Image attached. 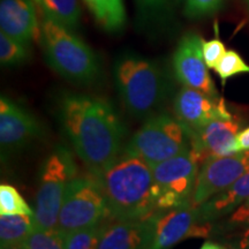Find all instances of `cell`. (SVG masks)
I'll list each match as a JSON object with an SVG mask.
<instances>
[{
  "mask_svg": "<svg viewBox=\"0 0 249 249\" xmlns=\"http://www.w3.org/2000/svg\"><path fill=\"white\" fill-rule=\"evenodd\" d=\"M58 119L76 155L98 177L121 154L124 127L112 103L98 96L64 92Z\"/></svg>",
  "mask_w": 249,
  "mask_h": 249,
  "instance_id": "1",
  "label": "cell"
},
{
  "mask_svg": "<svg viewBox=\"0 0 249 249\" xmlns=\"http://www.w3.org/2000/svg\"><path fill=\"white\" fill-rule=\"evenodd\" d=\"M113 79L124 108L140 120L163 112L174 92L169 70L160 61L133 51L121 52L114 59Z\"/></svg>",
  "mask_w": 249,
  "mask_h": 249,
  "instance_id": "2",
  "label": "cell"
},
{
  "mask_svg": "<svg viewBox=\"0 0 249 249\" xmlns=\"http://www.w3.org/2000/svg\"><path fill=\"white\" fill-rule=\"evenodd\" d=\"M97 178L113 220H142L156 213L154 176L141 158L123 150Z\"/></svg>",
  "mask_w": 249,
  "mask_h": 249,
  "instance_id": "3",
  "label": "cell"
},
{
  "mask_svg": "<svg viewBox=\"0 0 249 249\" xmlns=\"http://www.w3.org/2000/svg\"><path fill=\"white\" fill-rule=\"evenodd\" d=\"M39 43L49 66L74 85L89 87L102 76L97 53L74 30L42 17Z\"/></svg>",
  "mask_w": 249,
  "mask_h": 249,
  "instance_id": "4",
  "label": "cell"
},
{
  "mask_svg": "<svg viewBox=\"0 0 249 249\" xmlns=\"http://www.w3.org/2000/svg\"><path fill=\"white\" fill-rule=\"evenodd\" d=\"M191 132L176 116L166 112L148 118L127 143L124 151L144 160L149 166L191 150Z\"/></svg>",
  "mask_w": 249,
  "mask_h": 249,
  "instance_id": "5",
  "label": "cell"
},
{
  "mask_svg": "<svg viewBox=\"0 0 249 249\" xmlns=\"http://www.w3.org/2000/svg\"><path fill=\"white\" fill-rule=\"evenodd\" d=\"M76 176L75 160L66 148H55L46 157L40 167L34 204L36 227L57 230L65 194L71 180Z\"/></svg>",
  "mask_w": 249,
  "mask_h": 249,
  "instance_id": "6",
  "label": "cell"
},
{
  "mask_svg": "<svg viewBox=\"0 0 249 249\" xmlns=\"http://www.w3.org/2000/svg\"><path fill=\"white\" fill-rule=\"evenodd\" d=\"M108 209L101 181L96 176H76L68 186L57 230L61 234L104 223ZM110 217V216H108Z\"/></svg>",
  "mask_w": 249,
  "mask_h": 249,
  "instance_id": "7",
  "label": "cell"
},
{
  "mask_svg": "<svg viewBox=\"0 0 249 249\" xmlns=\"http://www.w3.org/2000/svg\"><path fill=\"white\" fill-rule=\"evenodd\" d=\"M156 191V213L192 202L200 164L192 150L152 165Z\"/></svg>",
  "mask_w": 249,
  "mask_h": 249,
  "instance_id": "8",
  "label": "cell"
},
{
  "mask_svg": "<svg viewBox=\"0 0 249 249\" xmlns=\"http://www.w3.org/2000/svg\"><path fill=\"white\" fill-rule=\"evenodd\" d=\"M148 219L151 225V245L149 249H171L191 236L210 234V224L200 222L197 207L192 202L158 211Z\"/></svg>",
  "mask_w": 249,
  "mask_h": 249,
  "instance_id": "9",
  "label": "cell"
},
{
  "mask_svg": "<svg viewBox=\"0 0 249 249\" xmlns=\"http://www.w3.org/2000/svg\"><path fill=\"white\" fill-rule=\"evenodd\" d=\"M43 127L31 112L7 96L0 98L1 157L14 156L42 138Z\"/></svg>",
  "mask_w": 249,
  "mask_h": 249,
  "instance_id": "10",
  "label": "cell"
},
{
  "mask_svg": "<svg viewBox=\"0 0 249 249\" xmlns=\"http://www.w3.org/2000/svg\"><path fill=\"white\" fill-rule=\"evenodd\" d=\"M203 42L195 33H187L180 38L172 57L173 74L183 87L216 98L219 96L204 61Z\"/></svg>",
  "mask_w": 249,
  "mask_h": 249,
  "instance_id": "11",
  "label": "cell"
},
{
  "mask_svg": "<svg viewBox=\"0 0 249 249\" xmlns=\"http://www.w3.org/2000/svg\"><path fill=\"white\" fill-rule=\"evenodd\" d=\"M247 172H249V150L224 157L209 158L202 163L198 170L192 203L198 207Z\"/></svg>",
  "mask_w": 249,
  "mask_h": 249,
  "instance_id": "12",
  "label": "cell"
},
{
  "mask_svg": "<svg viewBox=\"0 0 249 249\" xmlns=\"http://www.w3.org/2000/svg\"><path fill=\"white\" fill-rule=\"evenodd\" d=\"M173 112L177 119L189 130L202 128L214 120L233 118L220 97H210L183 86L173 98Z\"/></svg>",
  "mask_w": 249,
  "mask_h": 249,
  "instance_id": "13",
  "label": "cell"
},
{
  "mask_svg": "<svg viewBox=\"0 0 249 249\" xmlns=\"http://www.w3.org/2000/svg\"><path fill=\"white\" fill-rule=\"evenodd\" d=\"M191 150L200 166L211 157H224L235 154L234 143L240 133V124L233 119H218L202 128L189 130Z\"/></svg>",
  "mask_w": 249,
  "mask_h": 249,
  "instance_id": "14",
  "label": "cell"
},
{
  "mask_svg": "<svg viewBox=\"0 0 249 249\" xmlns=\"http://www.w3.org/2000/svg\"><path fill=\"white\" fill-rule=\"evenodd\" d=\"M0 28L6 35L27 44L39 38L34 0H0Z\"/></svg>",
  "mask_w": 249,
  "mask_h": 249,
  "instance_id": "15",
  "label": "cell"
},
{
  "mask_svg": "<svg viewBox=\"0 0 249 249\" xmlns=\"http://www.w3.org/2000/svg\"><path fill=\"white\" fill-rule=\"evenodd\" d=\"M151 225L149 219L114 220L104 224L97 249H149Z\"/></svg>",
  "mask_w": 249,
  "mask_h": 249,
  "instance_id": "16",
  "label": "cell"
},
{
  "mask_svg": "<svg viewBox=\"0 0 249 249\" xmlns=\"http://www.w3.org/2000/svg\"><path fill=\"white\" fill-rule=\"evenodd\" d=\"M249 198V172L197 207L200 222L211 224L230 216Z\"/></svg>",
  "mask_w": 249,
  "mask_h": 249,
  "instance_id": "17",
  "label": "cell"
},
{
  "mask_svg": "<svg viewBox=\"0 0 249 249\" xmlns=\"http://www.w3.org/2000/svg\"><path fill=\"white\" fill-rule=\"evenodd\" d=\"M96 22L107 33H118L126 24L124 0H85Z\"/></svg>",
  "mask_w": 249,
  "mask_h": 249,
  "instance_id": "18",
  "label": "cell"
},
{
  "mask_svg": "<svg viewBox=\"0 0 249 249\" xmlns=\"http://www.w3.org/2000/svg\"><path fill=\"white\" fill-rule=\"evenodd\" d=\"M35 227L31 214H0V247L24 244Z\"/></svg>",
  "mask_w": 249,
  "mask_h": 249,
  "instance_id": "19",
  "label": "cell"
},
{
  "mask_svg": "<svg viewBox=\"0 0 249 249\" xmlns=\"http://www.w3.org/2000/svg\"><path fill=\"white\" fill-rule=\"evenodd\" d=\"M43 17L76 31L81 21L79 0H39Z\"/></svg>",
  "mask_w": 249,
  "mask_h": 249,
  "instance_id": "20",
  "label": "cell"
},
{
  "mask_svg": "<svg viewBox=\"0 0 249 249\" xmlns=\"http://www.w3.org/2000/svg\"><path fill=\"white\" fill-rule=\"evenodd\" d=\"M181 0H135L142 24H164L172 18Z\"/></svg>",
  "mask_w": 249,
  "mask_h": 249,
  "instance_id": "21",
  "label": "cell"
},
{
  "mask_svg": "<svg viewBox=\"0 0 249 249\" xmlns=\"http://www.w3.org/2000/svg\"><path fill=\"white\" fill-rule=\"evenodd\" d=\"M30 44L0 33V62L2 66H20L30 59Z\"/></svg>",
  "mask_w": 249,
  "mask_h": 249,
  "instance_id": "22",
  "label": "cell"
},
{
  "mask_svg": "<svg viewBox=\"0 0 249 249\" xmlns=\"http://www.w3.org/2000/svg\"><path fill=\"white\" fill-rule=\"evenodd\" d=\"M104 223L64 234L65 249H97Z\"/></svg>",
  "mask_w": 249,
  "mask_h": 249,
  "instance_id": "23",
  "label": "cell"
},
{
  "mask_svg": "<svg viewBox=\"0 0 249 249\" xmlns=\"http://www.w3.org/2000/svg\"><path fill=\"white\" fill-rule=\"evenodd\" d=\"M0 214H31L34 209L27 203L15 187L2 183L0 186Z\"/></svg>",
  "mask_w": 249,
  "mask_h": 249,
  "instance_id": "24",
  "label": "cell"
},
{
  "mask_svg": "<svg viewBox=\"0 0 249 249\" xmlns=\"http://www.w3.org/2000/svg\"><path fill=\"white\" fill-rule=\"evenodd\" d=\"M214 71L218 74L222 85L224 86L227 80L231 77L239 75V74L249 73V65L244 60L238 52L234 50H229L224 54L222 60L218 62V65L214 67Z\"/></svg>",
  "mask_w": 249,
  "mask_h": 249,
  "instance_id": "25",
  "label": "cell"
},
{
  "mask_svg": "<svg viewBox=\"0 0 249 249\" xmlns=\"http://www.w3.org/2000/svg\"><path fill=\"white\" fill-rule=\"evenodd\" d=\"M24 245L28 249H65L64 234L58 230H43L35 227Z\"/></svg>",
  "mask_w": 249,
  "mask_h": 249,
  "instance_id": "26",
  "label": "cell"
},
{
  "mask_svg": "<svg viewBox=\"0 0 249 249\" xmlns=\"http://www.w3.org/2000/svg\"><path fill=\"white\" fill-rule=\"evenodd\" d=\"M226 0H185L183 13L191 20L210 17L224 7Z\"/></svg>",
  "mask_w": 249,
  "mask_h": 249,
  "instance_id": "27",
  "label": "cell"
},
{
  "mask_svg": "<svg viewBox=\"0 0 249 249\" xmlns=\"http://www.w3.org/2000/svg\"><path fill=\"white\" fill-rule=\"evenodd\" d=\"M226 53V49L224 43L217 35V24H216V36L214 38L203 42V57L204 61L209 70H214L218 62L222 60L224 54Z\"/></svg>",
  "mask_w": 249,
  "mask_h": 249,
  "instance_id": "28",
  "label": "cell"
},
{
  "mask_svg": "<svg viewBox=\"0 0 249 249\" xmlns=\"http://www.w3.org/2000/svg\"><path fill=\"white\" fill-rule=\"evenodd\" d=\"M227 217L229 218L224 223V229L226 231H233L249 226V198Z\"/></svg>",
  "mask_w": 249,
  "mask_h": 249,
  "instance_id": "29",
  "label": "cell"
},
{
  "mask_svg": "<svg viewBox=\"0 0 249 249\" xmlns=\"http://www.w3.org/2000/svg\"><path fill=\"white\" fill-rule=\"evenodd\" d=\"M230 249H249V226L239 229L227 240Z\"/></svg>",
  "mask_w": 249,
  "mask_h": 249,
  "instance_id": "30",
  "label": "cell"
},
{
  "mask_svg": "<svg viewBox=\"0 0 249 249\" xmlns=\"http://www.w3.org/2000/svg\"><path fill=\"white\" fill-rule=\"evenodd\" d=\"M245 150H249V127L246 129L240 130V133L236 135L234 143V151L241 152Z\"/></svg>",
  "mask_w": 249,
  "mask_h": 249,
  "instance_id": "31",
  "label": "cell"
},
{
  "mask_svg": "<svg viewBox=\"0 0 249 249\" xmlns=\"http://www.w3.org/2000/svg\"><path fill=\"white\" fill-rule=\"evenodd\" d=\"M200 249H230V248L213 241H205Z\"/></svg>",
  "mask_w": 249,
  "mask_h": 249,
  "instance_id": "32",
  "label": "cell"
},
{
  "mask_svg": "<svg viewBox=\"0 0 249 249\" xmlns=\"http://www.w3.org/2000/svg\"><path fill=\"white\" fill-rule=\"evenodd\" d=\"M0 249H28L27 246L24 244L21 245H12V246H5V247H0Z\"/></svg>",
  "mask_w": 249,
  "mask_h": 249,
  "instance_id": "33",
  "label": "cell"
},
{
  "mask_svg": "<svg viewBox=\"0 0 249 249\" xmlns=\"http://www.w3.org/2000/svg\"><path fill=\"white\" fill-rule=\"evenodd\" d=\"M245 1H246V4H247L248 7H249V0H245Z\"/></svg>",
  "mask_w": 249,
  "mask_h": 249,
  "instance_id": "34",
  "label": "cell"
},
{
  "mask_svg": "<svg viewBox=\"0 0 249 249\" xmlns=\"http://www.w3.org/2000/svg\"><path fill=\"white\" fill-rule=\"evenodd\" d=\"M34 1H35L36 4H38V2H39V0H34Z\"/></svg>",
  "mask_w": 249,
  "mask_h": 249,
  "instance_id": "35",
  "label": "cell"
}]
</instances>
